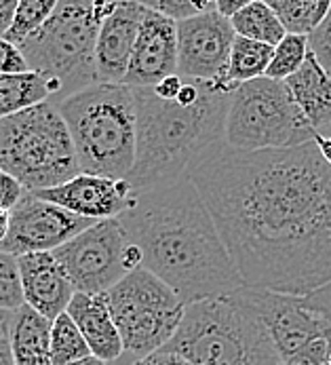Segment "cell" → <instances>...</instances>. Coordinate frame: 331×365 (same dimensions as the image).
<instances>
[{
	"label": "cell",
	"instance_id": "obj_1",
	"mask_svg": "<svg viewBox=\"0 0 331 365\" xmlns=\"http://www.w3.org/2000/svg\"><path fill=\"white\" fill-rule=\"evenodd\" d=\"M188 180L247 287L310 296L331 283V167L315 142L260 153L221 142Z\"/></svg>",
	"mask_w": 331,
	"mask_h": 365
},
{
	"label": "cell",
	"instance_id": "obj_2",
	"mask_svg": "<svg viewBox=\"0 0 331 365\" xmlns=\"http://www.w3.org/2000/svg\"><path fill=\"white\" fill-rule=\"evenodd\" d=\"M118 222L144 254V268L179 296L184 307L228 298L245 287L220 230L190 180L135 195Z\"/></svg>",
	"mask_w": 331,
	"mask_h": 365
},
{
	"label": "cell",
	"instance_id": "obj_3",
	"mask_svg": "<svg viewBox=\"0 0 331 365\" xmlns=\"http://www.w3.org/2000/svg\"><path fill=\"white\" fill-rule=\"evenodd\" d=\"M236 85L184 78L177 100H161L152 89H133L137 106L135 165L127 182L144 195L188 180L192 167L226 142V116Z\"/></svg>",
	"mask_w": 331,
	"mask_h": 365
},
{
	"label": "cell",
	"instance_id": "obj_4",
	"mask_svg": "<svg viewBox=\"0 0 331 365\" xmlns=\"http://www.w3.org/2000/svg\"><path fill=\"white\" fill-rule=\"evenodd\" d=\"M57 108L83 173L112 180L131 175L137 148V106L131 87L95 83Z\"/></svg>",
	"mask_w": 331,
	"mask_h": 365
},
{
	"label": "cell",
	"instance_id": "obj_5",
	"mask_svg": "<svg viewBox=\"0 0 331 365\" xmlns=\"http://www.w3.org/2000/svg\"><path fill=\"white\" fill-rule=\"evenodd\" d=\"M165 349L192 365H283L266 323L238 292L186 307Z\"/></svg>",
	"mask_w": 331,
	"mask_h": 365
},
{
	"label": "cell",
	"instance_id": "obj_6",
	"mask_svg": "<svg viewBox=\"0 0 331 365\" xmlns=\"http://www.w3.org/2000/svg\"><path fill=\"white\" fill-rule=\"evenodd\" d=\"M118 2L59 0L47 24L19 49L59 104L98 83L95 49L102 21Z\"/></svg>",
	"mask_w": 331,
	"mask_h": 365
},
{
	"label": "cell",
	"instance_id": "obj_7",
	"mask_svg": "<svg viewBox=\"0 0 331 365\" xmlns=\"http://www.w3.org/2000/svg\"><path fill=\"white\" fill-rule=\"evenodd\" d=\"M0 171L13 175L26 192L57 188L83 173L57 104L45 102L0 118Z\"/></svg>",
	"mask_w": 331,
	"mask_h": 365
},
{
	"label": "cell",
	"instance_id": "obj_8",
	"mask_svg": "<svg viewBox=\"0 0 331 365\" xmlns=\"http://www.w3.org/2000/svg\"><path fill=\"white\" fill-rule=\"evenodd\" d=\"M317 133L287 83L268 76L236 85L226 116V144L236 150H287L315 142Z\"/></svg>",
	"mask_w": 331,
	"mask_h": 365
},
{
	"label": "cell",
	"instance_id": "obj_9",
	"mask_svg": "<svg viewBox=\"0 0 331 365\" xmlns=\"http://www.w3.org/2000/svg\"><path fill=\"white\" fill-rule=\"evenodd\" d=\"M108 304L125 351L137 357L165 349L186 314L179 296L146 268L118 281L108 292Z\"/></svg>",
	"mask_w": 331,
	"mask_h": 365
},
{
	"label": "cell",
	"instance_id": "obj_10",
	"mask_svg": "<svg viewBox=\"0 0 331 365\" xmlns=\"http://www.w3.org/2000/svg\"><path fill=\"white\" fill-rule=\"evenodd\" d=\"M129 239L118 217L102 220L53 252L78 294H108L129 272L125 252Z\"/></svg>",
	"mask_w": 331,
	"mask_h": 365
},
{
	"label": "cell",
	"instance_id": "obj_11",
	"mask_svg": "<svg viewBox=\"0 0 331 365\" xmlns=\"http://www.w3.org/2000/svg\"><path fill=\"white\" fill-rule=\"evenodd\" d=\"M93 224V220L26 192L21 203L11 211V230L2 241L0 252L15 258L56 252Z\"/></svg>",
	"mask_w": 331,
	"mask_h": 365
},
{
	"label": "cell",
	"instance_id": "obj_12",
	"mask_svg": "<svg viewBox=\"0 0 331 365\" xmlns=\"http://www.w3.org/2000/svg\"><path fill=\"white\" fill-rule=\"evenodd\" d=\"M238 294L266 323L283 361L295 357L317 340H327L331 344L330 325L306 304L304 296H283L247 285Z\"/></svg>",
	"mask_w": 331,
	"mask_h": 365
},
{
	"label": "cell",
	"instance_id": "obj_13",
	"mask_svg": "<svg viewBox=\"0 0 331 365\" xmlns=\"http://www.w3.org/2000/svg\"><path fill=\"white\" fill-rule=\"evenodd\" d=\"M236 32L230 19L207 11L177 24V74L192 81H224Z\"/></svg>",
	"mask_w": 331,
	"mask_h": 365
},
{
	"label": "cell",
	"instance_id": "obj_14",
	"mask_svg": "<svg viewBox=\"0 0 331 365\" xmlns=\"http://www.w3.org/2000/svg\"><path fill=\"white\" fill-rule=\"evenodd\" d=\"M173 74H177V21L146 6L125 85L152 89Z\"/></svg>",
	"mask_w": 331,
	"mask_h": 365
},
{
	"label": "cell",
	"instance_id": "obj_15",
	"mask_svg": "<svg viewBox=\"0 0 331 365\" xmlns=\"http://www.w3.org/2000/svg\"><path fill=\"white\" fill-rule=\"evenodd\" d=\"M32 195L93 222L122 215L135 199L133 188L127 180H112L87 173H80L57 188Z\"/></svg>",
	"mask_w": 331,
	"mask_h": 365
},
{
	"label": "cell",
	"instance_id": "obj_16",
	"mask_svg": "<svg viewBox=\"0 0 331 365\" xmlns=\"http://www.w3.org/2000/svg\"><path fill=\"white\" fill-rule=\"evenodd\" d=\"M144 15V2H118L102 21L95 49L98 83L125 85Z\"/></svg>",
	"mask_w": 331,
	"mask_h": 365
},
{
	"label": "cell",
	"instance_id": "obj_17",
	"mask_svg": "<svg viewBox=\"0 0 331 365\" xmlns=\"http://www.w3.org/2000/svg\"><path fill=\"white\" fill-rule=\"evenodd\" d=\"M17 262L21 270L26 304L51 321L65 313L76 289L53 252L28 254L17 258Z\"/></svg>",
	"mask_w": 331,
	"mask_h": 365
},
{
	"label": "cell",
	"instance_id": "obj_18",
	"mask_svg": "<svg viewBox=\"0 0 331 365\" xmlns=\"http://www.w3.org/2000/svg\"><path fill=\"white\" fill-rule=\"evenodd\" d=\"M65 313L72 317L83 338L87 340L91 355L102 361H114L125 353L122 338L114 323L108 304V294H74Z\"/></svg>",
	"mask_w": 331,
	"mask_h": 365
},
{
	"label": "cell",
	"instance_id": "obj_19",
	"mask_svg": "<svg viewBox=\"0 0 331 365\" xmlns=\"http://www.w3.org/2000/svg\"><path fill=\"white\" fill-rule=\"evenodd\" d=\"M285 83L315 133L331 138V76L317 57L308 53L300 72Z\"/></svg>",
	"mask_w": 331,
	"mask_h": 365
},
{
	"label": "cell",
	"instance_id": "obj_20",
	"mask_svg": "<svg viewBox=\"0 0 331 365\" xmlns=\"http://www.w3.org/2000/svg\"><path fill=\"white\" fill-rule=\"evenodd\" d=\"M51 331L53 321L30 304L15 311L11 321L13 365H51Z\"/></svg>",
	"mask_w": 331,
	"mask_h": 365
},
{
	"label": "cell",
	"instance_id": "obj_21",
	"mask_svg": "<svg viewBox=\"0 0 331 365\" xmlns=\"http://www.w3.org/2000/svg\"><path fill=\"white\" fill-rule=\"evenodd\" d=\"M51 102V91L36 72L0 74V118Z\"/></svg>",
	"mask_w": 331,
	"mask_h": 365
},
{
	"label": "cell",
	"instance_id": "obj_22",
	"mask_svg": "<svg viewBox=\"0 0 331 365\" xmlns=\"http://www.w3.org/2000/svg\"><path fill=\"white\" fill-rule=\"evenodd\" d=\"M230 24H232L236 36L249 38L256 43H264L270 47H276L287 36L276 13L264 0H249V4L241 13H236L230 19Z\"/></svg>",
	"mask_w": 331,
	"mask_h": 365
},
{
	"label": "cell",
	"instance_id": "obj_23",
	"mask_svg": "<svg viewBox=\"0 0 331 365\" xmlns=\"http://www.w3.org/2000/svg\"><path fill=\"white\" fill-rule=\"evenodd\" d=\"M273 55H275V47L236 36L226 68V81L232 85H243L266 76Z\"/></svg>",
	"mask_w": 331,
	"mask_h": 365
},
{
	"label": "cell",
	"instance_id": "obj_24",
	"mask_svg": "<svg viewBox=\"0 0 331 365\" xmlns=\"http://www.w3.org/2000/svg\"><path fill=\"white\" fill-rule=\"evenodd\" d=\"M287 34L310 36L331 11L330 0H268Z\"/></svg>",
	"mask_w": 331,
	"mask_h": 365
},
{
	"label": "cell",
	"instance_id": "obj_25",
	"mask_svg": "<svg viewBox=\"0 0 331 365\" xmlns=\"http://www.w3.org/2000/svg\"><path fill=\"white\" fill-rule=\"evenodd\" d=\"M91 355L87 340L68 313L53 321L51 331V365H70Z\"/></svg>",
	"mask_w": 331,
	"mask_h": 365
},
{
	"label": "cell",
	"instance_id": "obj_26",
	"mask_svg": "<svg viewBox=\"0 0 331 365\" xmlns=\"http://www.w3.org/2000/svg\"><path fill=\"white\" fill-rule=\"evenodd\" d=\"M57 2L56 0H21L13 19L11 30L6 32V41L21 47L30 36H34L47 19L53 15Z\"/></svg>",
	"mask_w": 331,
	"mask_h": 365
},
{
	"label": "cell",
	"instance_id": "obj_27",
	"mask_svg": "<svg viewBox=\"0 0 331 365\" xmlns=\"http://www.w3.org/2000/svg\"><path fill=\"white\" fill-rule=\"evenodd\" d=\"M308 53H310L308 36L287 34L275 47V55H273V61H270L266 76L273 81H280V83L289 81L306 63Z\"/></svg>",
	"mask_w": 331,
	"mask_h": 365
},
{
	"label": "cell",
	"instance_id": "obj_28",
	"mask_svg": "<svg viewBox=\"0 0 331 365\" xmlns=\"http://www.w3.org/2000/svg\"><path fill=\"white\" fill-rule=\"evenodd\" d=\"M26 304L23 281L15 256L0 252V311L15 313Z\"/></svg>",
	"mask_w": 331,
	"mask_h": 365
},
{
	"label": "cell",
	"instance_id": "obj_29",
	"mask_svg": "<svg viewBox=\"0 0 331 365\" xmlns=\"http://www.w3.org/2000/svg\"><path fill=\"white\" fill-rule=\"evenodd\" d=\"M144 4L150 11L161 13L177 24L216 9V2H192V0H146Z\"/></svg>",
	"mask_w": 331,
	"mask_h": 365
},
{
	"label": "cell",
	"instance_id": "obj_30",
	"mask_svg": "<svg viewBox=\"0 0 331 365\" xmlns=\"http://www.w3.org/2000/svg\"><path fill=\"white\" fill-rule=\"evenodd\" d=\"M308 45H310V53L331 76V11L327 13L325 21L317 28V32L308 36Z\"/></svg>",
	"mask_w": 331,
	"mask_h": 365
},
{
	"label": "cell",
	"instance_id": "obj_31",
	"mask_svg": "<svg viewBox=\"0 0 331 365\" xmlns=\"http://www.w3.org/2000/svg\"><path fill=\"white\" fill-rule=\"evenodd\" d=\"M32 72L21 49L0 36V74H23Z\"/></svg>",
	"mask_w": 331,
	"mask_h": 365
},
{
	"label": "cell",
	"instance_id": "obj_32",
	"mask_svg": "<svg viewBox=\"0 0 331 365\" xmlns=\"http://www.w3.org/2000/svg\"><path fill=\"white\" fill-rule=\"evenodd\" d=\"M26 197V188L9 173L0 171V211H13Z\"/></svg>",
	"mask_w": 331,
	"mask_h": 365
},
{
	"label": "cell",
	"instance_id": "obj_33",
	"mask_svg": "<svg viewBox=\"0 0 331 365\" xmlns=\"http://www.w3.org/2000/svg\"><path fill=\"white\" fill-rule=\"evenodd\" d=\"M331 355V344L327 340H317L310 346H306L295 357L283 361V365H325Z\"/></svg>",
	"mask_w": 331,
	"mask_h": 365
},
{
	"label": "cell",
	"instance_id": "obj_34",
	"mask_svg": "<svg viewBox=\"0 0 331 365\" xmlns=\"http://www.w3.org/2000/svg\"><path fill=\"white\" fill-rule=\"evenodd\" d=\"M304 300L315 313L330 325L331 329V283H327L325 287H321L317 292H312L310 296H304Z\"/></svg>",
	"mask_w": 331,
	"mask_h": 365
},
{
	"label": "cell",
	"instance_id": "obj_35",
	"mask_svg": "<svg viewBox=\"0 0 331 365\" xmlns=\"http://www.w3.org/2000/svg\"><path fill=\"white\" fill-rule=\"evenodd\" d=\"M11 321H13V313L0 311V365H13V351H11Z\"/></svg>",
	"mask_w": 331,
	"mask_h": 365
},
{
	"label": "cell",
	"instance_id": "obj_36",
	"mask_svg": "<svg viewBox=\"0 0 331 365\" xmlns=\"http://www.w3.org/2000/svg\"><path fill=\"white\" fill-rule=\"evenodd\" d=\"M131 365H192L186 357H182L175 351L169 349H161L157 353H150L146 357H140L137 361H133Z\"/></svg>",
	"mask_w": 331,
	"mask_h": 365
},
{
	"label": "cell",
	"instance_id": "obj_37",
	"mask_svg": "<svg viewBox=\"0 0 331 365\" xmlns=\"http://www.w3.org/2000/svg\"><path fill=\"white\" fill-rule=\"evenodd\" d=\"M184 89V76L179 74H173V76H167L165 81H161L157 87H152V91L161 98V100H167V102H173L179 98Z\"/></svg>",
	"mask_w": 331,
	"mask_h": 365
},
{
	"label": "cell",
	"instance_id": "obj_38",
	"mask_svg": "<svg viewBox=\"0 0 331 365\" xmlns=\"http://www.w3.org/2000/svg\"><path fill=\"white\" fill-rule=\"evenodd\" d=\"M17 6H19L17 0H0V36H2V38L6 36V32H9L11 26H13Z\"/></svg>",
	"mask_w": 331,
	"mask_h": 365
},
{
	"label": "cell",
	"instance_id": "obj_39",
	"mask_svg": "<svg viewBox=\"0 0 331 365\" xmlns=\"http://www.w3.org/2000/svg\"><path fill=\"white\" fill-rule=\"evenodd\" d=\"M249 4V0H216V11L221 17L232 19L236 13H241L245 6Z\"/></svg>",
	"mask_w": 331,
	"mask_h": 365
},
{
	"label": "cell",
	"instance_id": "obj_40",
	"mask_svg": "<svg viewBox=\"0 0 331 365\" xmlns=\"http://www.w3.org/2000/svg\"><path fill=\"white\" fill-rule=\"evenodd\" d=\"M315 144L319 146L321 155H323V158L327 160V165L331 167V138H323V135H317V138H315Z\"/></svg>",
	"mask_w": 331,
	"mask_h": 365
},
{
	"label": "cell",
	"instance_id": "obj_41",
	"mask_svg": "<svg viewBox=\"0 0 331 365\" xmlns=\"http://www.w3.org/2000/svg\"><path fill=\"white\" fill-rule=\"evenodd\" d=\"M11 230V211H0V245Z\"/></svg>",
	"mask_w": 331,
	"mask_h": 365
},
{
	"label": "cell",
	"instance_id": "obj_42",
	"mask_svg": "<svg viewBox=\"0 0 331 365\" xmlns=\"http://www.w3.org/2000/svg\"><path fill=\"white\" fill-rule=\"evenodd\" d=\"M70 365H108L106 361H102V359H98L95 355H89V357H85V359H78V361H74V364Z\"/></svg>",
	"mask_w": 331,
	"mask_h": 365
},
{
	"label": "cell",
	"instance_id": "obj_43",
	"mask_svg": "<svg viewBox=\"0 0 331 365\" xmlns=\"http://www.w3.org/2000/svg\"><path fill=\"white\" fill-rule=\"evenodd\" d=\"M325 365H331V355H330V359H327V364H325Z\"/></svg>",
	"mask_w": 331,
	"mask_h": 365
}]
</instances>
